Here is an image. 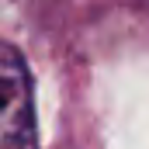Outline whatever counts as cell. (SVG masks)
Instances as JSON below:
<instances>
[{
  "label": "cell",
  "mask_w": 149,
  "mask_h": 149,
  "mask_svg": "<svg viewBox=\"0 0 149 149\" xmlns=\"http://www.w3.org/2000/svg\"><path fill=\"white\" fill-rule=\"evenodd\" d=\"M0 149H38L31 73L7 42H0Z\"/></svg>",
  "instance_id": "obj_1"
}]
</instances>
